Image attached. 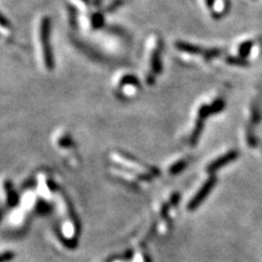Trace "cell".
Here are the masks:
<instances>
[{
    "instance_id": "obj_6",
    "label": "cell",
    "mask_w": 262,
    "mask_h": 262,
    "mask_svg": "<svg viewBox=\"0 0 262 262\" xmlns=\"http://www.w3.org/2000/svg\"><path fill=\"white\" fill-rule=\"evenodd\" d=\"M247 139H248V143L250 144L251 147H256L257 144H258V140L256 139L254 132H252L251 129L249 128L248 129V132H247Z\"/></svg>"
},
{
    "instance_id": "obj_8",
    "label": "cell",
    "mask_w": 262,
    "mask_h": 262,
    "mask_svg": "<svg viewBox=\"0 0 262 262\" xmlns=\"http://www.w3.org/2000/svg\"><path fill=\"white\" fill-rule=\"evenodd\" d=\"M206 2L207 4V7H213L215 0H206Z\"/></svg>"
},
{
    "instance_id": "obj_1",
    "label": "cell",
    "mask_w": 262,
    "mask_h": 262,
    "mask_svg": "<svg viewBox=\"0 0 262 262\" xmlns=\"http://www.w3.org/2000/svg\"><path fill=\"white\" fill-rule=\"evenodd\" d=\"M49 32H51V21L48 18H44L40 23V43H42L43 54L45 58V64L48 69H52L54 67V57L49 45Z\"/></svg>"
},
{
    "instance_id": "obj_2",
    "label": "cell",
    "mask_w": 262,
    "mask_h": 262,
    "mask_svg": "<svg viewBox=\"0 0 262 262\" xmlns=\"http://www.w3.org/2000/svg\"><path fill=\"white\" fill-rule=\"evenodd\" d=\"M237 155H238V154H237V152H235V151H232V152L227 153L226 155H224V156L221 157V159H219L218 161H215L214 163L211 165L210 169H211V170H215V169L220 168V167H222V166H224L225 164H227V163H229V162H232L233 160L236 159Z\"/></svg>"
},
{
    "instance_id": "obj_5",
    "label": "cell",
    "mask_w": 262,
    "mask_h": 262,
    "mask_svg": "<svg viewBox=\"0 0 262 262\" xmlns=\"http://www.w3.org/2000/svg\"><path fill=\"white\" fill-rule=\"evenodd\" d=\"M227 62L232 65L236 66H248V62L245 58H236V57H229L227 58Z\"/></svg>"
},
{
    "instance_id": "obj_7",
    "label": "cell",
    "mask_w": 262,
    "mask_h": 262,
    "mask_svg": "<svg viewBox=\"0 0 262 262\" xmlns=\"http://www.w3.org/2000/svg\"><path fill=\"white\" fill-rule=\"evenodd\" d=\"M260 119H261L260 112L258 111V108L254 107V108H252V123L258 124L260 121Z\"/></svg>"
},
{
    "instance_id": "obj_3",
    "label": "cell",
    "mask_w": 262,
    "mask_h": 262,
    "mask_svg": "<svg viewBox=\"0 0 262 262\" xmlns=\"http://www.w3.org/2000/svg\"><path fill=\"white\" fill-rule=\"evenodd\" d=\"M177 47L180 51H184L189 54H199L200 53V48L198 46H195V45L191 44H187V43H178Z\"/></svg>"
},
{
    "instance_id": "obj_4",
    "label": "cell",
    "mask_w": 262,
    "mask_h": 262,
    "mask_svg": "<svg viewBox=\"0 0 262 262\" xmlns=\"http://www.w3.org/2000/svg\"><path fill=\"white\" fill-rule=\"evenodd\" d=\"M251 48H252V42H250V40H247V42L243 43L241 46H239V56L242 58H246L250 54Z\"/></svg>"
}]
</instances>
